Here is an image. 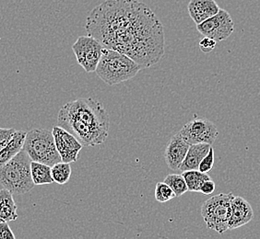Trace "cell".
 <instances>
[{
  "mask_svg": "<svg viewBox=\"0 0 260 239\" xmlns=\"http://www.w3.org/2000/svg\"><path fill=\"white\" fill-rule=\"evenodd\" d=\"M85 30L105 48L134 60L141 69L156 65L165 55L164 25L139 0H105L89 13Z\"/></svg>",
  "mask_w": 260,
  "mask_h": 239,
  "instance_id": "cell-1",
  "label": "cell"
},
{
  "mask_svg": "<svg viewBox=\"0 0 260 239\" xmlns=\"http://www.w3.org/2000/svg\"><path fill=\"white\" fill-rule=\"evenodd\" d=\"M57 125L69 131L84 146L102 145L109 135L110 120L104 105L93 99H78L61 108Z\"/></svg>",
  "mask_w": 260,
  "mask_h": 239,
  "instance_id": "cell-2",
  "label": "cell"
},
{
  "mask_svg": "<svg viewBox=\"0 0 260 239\" xmlns=\"http://www.w3.org/2000/svg\"><path fill=\"white\" fill-rule=\"evenodd\" d=\"M141 70L127 55L105 48L95 72L106 85L114 86L131 79Z\"/></svg>",
  "mask_w": 260,
  "mask_h": 239,
  "instance_id": "cell-3",
  "label": "cell"
},
{
  "mask_svg": "<svg viewBox=\"0 0 260 239\" xmlns=\"http://www.w3.org/2000/svg\"><path fill=\"white\" fill-rule=\"evenodd\" d=\"M31 160L24 150L0 168V185L12 194L28 193L35 185L30 173Z\"/></svg>",
  "mask_w": 260,
  "mask_h": 239,
  "instance_id": "cell-4",
  "label": "cell"
},
{
  "mask_svg": "<svg viewBox=\"0 0 260 239\" xmlns=\"http://www.w3.org/2000/svg\"><path fill=\"white\" fill-rule=\"evenodd\" d=\"M22 149L30 156L31 161L50 167L62 161L55 146L53 133L48 130L35 128L27 132Z\"/></svg>",
  "mask_w": 260,
  "mask_h": 239,
  "instance_id": "cell-5",
  "label": "cell"
},
{
  "mask_svg": "<svg viewBox=\"0 0 260 239\" xmlns=\"http://www.w3.org/2000/svg\"><path fill=\"white\" fill-rule=\"evenodd\" d=\"M234 193H220L207 200L201 207V215L209 229L223 234L229 230L231 202Z\"/></svg>",
  "mask_w": 260,
  "mask_h": 239,
  "instance_id": "cell-6",
  "label": "cell"
},
{
  "mask_svg": "<svg viewBox=\"0 0 260 239\" xmlns=\"http://www.w3.org/2000/svg\"><path fill=\"white\" fill-rule=\"evenodd\" d=\"M104 49L105 47L101 45L100 42L90 35L80 36L72 45V51L78 64L87 73L95 72Z\"/></svg>",
  "mask_w": 260,
  "mask_h": 239,
  "instance_id": "cell-7",
  "label": "cell"
},
{
  "mask_svg": "<svg viewBox=\"0 0 260 239\" xmlns=\"http://www.w3.org/2000/svg\"><path fill=\"white\" fill-rule=\"evenodd\" d=\"M179 133L183 138L190 145H212L219 135V131L212 122L200 117H195L194 119L187 122Z\"/></svg>",
  "mask_w": 260,
  "mask_h": 239,
  "instance_id": "cell-8",
  "label": "cell"
},
{
  "mask_svg": "<svg viewBox=\"0 0 260 239\" xmlns=\"http://www.w3.org/2000/svg\"><path fill=\"white\" fill-rule=\"evenodd\" d=\"M197 30L204 37H209L216 42H221L229 38L234 32L235 23L230 13L220 9L217 14L198 24Z\"/></svg>",
  "mask_w": 260,
  "mask_h": 239,
  "instance_id": "cell-9",
  "label": "cell"
},
{
  "mask_svg": "<svg viewBox=\"0 0 260 239\" xmlns=\"http://www.w3.org/2000/svg\"><path fill=\"white\" fill-rule=\"evenodd\" d=\"M52 133L62 162L73 163L79 160V154L83 147L80 141L59 125L54 126Z\"/></svg>",
  "mask_w": 260,
  "mask_h": 239,
  "instance_id": "cell-10",
  "label": "cell"
},
{
  "mask_svg": "<svg viewBox=\"0 0 260 239\" xmlns=\"http://www.w3.org/2000/svg\"><path fill=\"white\" fill-rule=\"evenodd\" d=\"M189 146L190 144L183 138L180 133H177L171 138L166 145L165 152V162L170 170H179Z\"/></svg>",
  "mask_w": 260,
  "mask_h": 239,
  "instance_id": "cell-11",
  "label": "cell"
},
{
  "mask_svg": "<svg viewBox=\"0 0 260 239\" xmlns=\"http://www.w3.org/2000/svg\"><path fill=\"white\" fill-rule=\"evenodd\" d=\"M254 218L250 204L241 196H234L231 202L229 230L236 229L248 224Z\"/></svg>",
  "mask_w": 260,
  "mask_h": 239,
  "instance_id": "cell-12",
  "label": "cell"
},
{
  "mask_svg": "<svg viewBox=\"0 0 260 239\" xmlns=\"http://www.w3.org/2000/svg\"><path fill=\"white\" fill-rule=\"evenodd\" d=\"M187 10L191 19L198 25L217 14L220 8L215 0H190Z\"/></svg>",
  "mask_w": 260,
  "mask_h": 239,
  "instance_id": "cell-13",
  "label": "cell"
},
{
  "mask_svg": "<svg viewBox=\"0 0 260 239\" xmlns=\"http://www.w3.org/2000/svg\"><path fill=\"white\" fill-rule=\"evenodd\" d=\"M211 145L209 144H194L190 145L185 160L182 162L179 171L184 172L186 170H199L201 160L209 153Z\"/></svg>",
  "mask_w": 260,
  "mask_h": 239,
  "instance_id": "cell-14",
  "label": "cell"
},
{
  "mask_svg": "<svg viewBox=\"0 0 260 239\" xmlns=\"http://www.w3.org/2000/svg\"><path fill=\"white\" fill-rule=\"evenodd\" d=\"M27 132L16 131L12 139L2 150H0V168L12 160L23 148Z\"/></svg>",
  "mask_w": 260,
  "mask_h": 239,
  "instance_id": "cell-15",
  "label": "cell"
},
{
  "mask_svg": "<svg viewBox=\"0 0 260 239\" xmlns=\"http://www.w3.org/2000/svg\"><path fill=\"white\" fill-rule=\"evenodd\" d=\"M18 218L17 205L10 190L0 189V222H11Z\"/></svg>",
  "mask_w": 260,
  "mask_h": 239,
  "instance_id": "cell-16",
  "label": "cell"
},
{
  "mask_svg": "<svg viewBox=\"0 0 260 239\" xmlns=\"http://www.w3.org/2000/svg\"><path fill=\"white\" fill-rule=\"evenodd\" d=\"M30 173L35 185L51 184L54 182L52 177V167L48 165L31 161Z\"/></svg>",
  "mask_w": 260,
  "mask_h": 239,
  "instance_id": "cell-17",
  "label": "cell"
},
{
  "mask_svg": "<svg viewBox=\"0 0 260 239\" xmlns=\"http://www.w3.org/2000/svg\"><path fill=\"white\" fill-rule=\"evenodd\" d=\"M182 175L185 178L188 190L193 192H200V186L202 183L205 180L211 179L207 173H202L199 170H186Z\"/></svg>",
  "mask_w": 260,
  "mask_h": 239,
  "instance_id": "cell-18",
  "label": "cell"
},
{
  "mask_svg": "<svg viewBox=\"0 0 260 239\" xmlns=\"http://www.w3.org/2000/svg\"><path fill=\"white\" fill-rule=\"evenodd\" d=\"M71 167L70 163L66 162H59L56 163L52 167V177L54 179V182L58 184H66L69 182L71 177Z\"/></svg>",
  "mask_w": 260,
  "mask_h": 239,
  "instance_id": "cell-19",
  "label": "cell"
},
{
  "mask_svg": "<svg viewBox=\"0 0 260 239\" xmlns=\"http://www.w3.org/2000/svg\"><path fill=\"white\" fill-rule=\"evenodd\" d=\"M164 181L166 184L170 186L176 195V197H180L182 195L185 194V192L188 190L187 185H186L185 178L183 175H168Z\"/></svg>",
  "mask_w": 260,
  "mask_h": 239,
  "instance_id": "cell-20",
  "label": "cell"
},
{
  "mask_svg": "<svg viewBox=\"0 0 260 239\" xmlns=\"http://www.w3.org/2000/svg\"><path fill=\"white\" fill-rule=\"evenodd\" d=\"M176 197L174 190L165 181L158 182L155 188V199L160 204L167 203Z\"/></svg>",
  "mask_w": 260,
  "mask_h": 239,
  "instance_id": "cell-21",
  "label": "cell"
},
{
  "mask_svg": "<svg viewBox=\"0 0 260 239\" xmlns=\"http://www.w3.org/2000/svg\"><path fill=\"white\" fill-rule=\"evenodd\" d=\"M213 166H214V149L211 146L209 153L206 154L203 160H201L199 166V170L202 173H209L210 170L213 169Z\"/></svg>",
  "mask_w": 260,
  "mask_h": 239,
  "instance_id": "cell-22",
  "label": "cell"
},
{
  "mask_svg": "<svg viewBox=\"0 0 260 239\" xmlns=\"http://www.w3.org/2000/svg\"><path fill=\"white\" fill-rule=\"evenodd\" d=\"M16 130L13 128H0V150L3 149L10 143Z\"/></svg>",
  "mask_w": 260,
  "mask_h": 239,
  "instance_id": "cell-23",
  "label": "cell"
},
{
  "mask_svg": "<svg viewBox=\"0 0 260 239\" xmlns=\"http://www.w3.org/2000/svg\"><path fill=\"white\" fill-rule=\"evenodd\" d=\"M216 44H217V42L213 39H210L209 37H204L203 39L200 40V49L204 54H209L210 52L214 50Z\"/></svg>",
  "mask_w": 260,
  "mask_h": 239,
  "instance_id": "cell-24",
  "label": "cell"
},
{
  "mask_svg": "<svg viewBox=\"0 0 260 239\" xmlns=\"http://www.w3.org/2000/svg\"><path fill=\"white\" fill-rule=\"evenodd\" d=\"M15 235L7 222H0V239H14Z\"/></svg>",
  "mask_w": 260,
  "mask_h": 239,
  "instance_id": "cell-25",
  "label": "cell"
},
{
  "mask_svg": "<svg viewBox=\"0 0 260 239\" xmlns=\"http://www.w3.org/2000/svg\"><path fill=\"white\" fill-rule=\"evenodd\" d=\"M216 185L212 179H208L205 180L202 185L200 186V192L204 195L212 194L215 190Z\"/></svg>",
  "mask_w": 260,
  "mask_h": 239,
  "instance_id": "cell-26",
  "label": "cell"
}]
</instances>
